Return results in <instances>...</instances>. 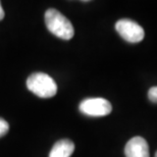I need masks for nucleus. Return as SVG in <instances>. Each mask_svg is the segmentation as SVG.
Instances as JSON below:
<instances>
[{
    "label": "nucleus",
    "mask_w": 157,
    "mask_h": 157,
    "mask_svg": "<svg viewBox=\"0 0 157 157\" xmlns=\"http://www.w3.org/2000/svg\"><path fill=\"white\" fill-rule=\"evenodd\" d=\"M45 24L49 32L57 38L71 40L75 35V29L71 21L54 8L46 10Z\"/></svg>",
    "instance_id": "obj_1"
},
{
    "label": "nucleus",
    "mask_w": 157,
    "mask_h": 157,
    "mask_svg": "<svg viewBox=\"0 0 157 157\" xmlns=\"http://www.w3.org/2000/svg\"><path fill=\"white\" fill-rule=\"evenodd\" d=\"M27 88L41 98H51L57 93L55 81L44 73H34L27 78Z\"/></svg>",
    "instance_id": "obj_2"
},
{
    "label": "nucleus",
    "mask_w": 157,
    "mask_h": 157,
    "mask_svg": "<svg viewBox=\"0 0 157 157\" xmlns=\"http://www.w3.org/2000/svg\"><path fill=\"white\" fill-rule=\"evenodd\" d=\"M115 30L124 40L128 43H139L144 39V29L135 21L122 18L115 24Z\"/></svg>",
    "instance_id": "obj_3"
},
{
    "label": "nucleus",
    "mask_w": 157,
    "mask_h": 157,
    "mask_svg": "<svg viewBox=\"0 0 157 157\" xmlns=\"http://www.w3.org/2000/svg\"><path fill=\"white\" fill-rule=\"evenodd\" d=\"M80 111L88 117H105L112 110V106L108 100L104 98H88L80 103Z\"/></svg>",
    "instance_id": "obj_4"
},
{
    "label": "nucleus",
    "mask_w": 157,
    "mask_h": 157,
    "mask_svg": "<svg viewBox=\"0 0 157 157\" xmlns=\"http://www.w3.org/2000/svg\"><path fill=\"white\" fill-rule=\"evenodd\" d=\"M127 157H150L149 146L142 137H134L128 141L124 148Z\"/></svg>",
    "instance_id": "obj_5"
},
{
    "label": "nucleus",
    "mask_w": 157,
    "mask_h": 157,
    "mask_svg": "<svg viewBox=\"0 0 157 157\" xmlns=\"http://www.w3.org/2000/svg\"><path fill=\"white\" fill-rule=\"evenodd\" d=\"M75 151V144L68 139H62L54 144L49 157H71Z\"/></svg>",
    "instance_id": "obj_6"
},
{
    "label": "nucleus",
    "mask_w": 157,
    "mask_h": 157,
    "mask_svg": "<svg viewBox=\"0 0 157 157\" xmlns=\"http://www.w3.org/2000/svg\"><path fill=\"white\" fill-rule=\"evenodd\" d=\"M8 130H9L8 122L6 121L5 119L0 117V138L4 136V135L8 132Z\"/></svg>",
    "instance_id": "obj_7"
},
{
    "label": "nucleus",
    "mask_w": 157,
    "mask_h": 157,
    "mask_svg": "<svg viewBox=\"0 0 157 157\" xmlns=\"http://www.w3.org/2000/svg\"><path fill=\"white\" fill-rule=\"evenodd\" d=\"M148 98L150 99V101L157 103V86L150 88V90L148 91Z\"/></svg>",
    "instance_id": "obj_8"
},
{
    "label": "nucleus",
    "mask_w": 157,
    "mask_h": 157,
    "mask_svg": "<svg viewBox=\"0 0 157 157\" xmlns=\"http://www.w3.org/2000/svg\"><path fill=\"white\" fill-rule=\"evenodd\" d=\"M4 10H3V8H2V6H1V2H0V21H2L3 18H4Z\"/></svg>",
    "instance_id": "obj_9"
},
{
    "label": "nucleus",
    "mask_w": 157,
    "mask_h": 157,
    "mask_svg": "<svg viewBox=\"0 0 157 157\" xmlns=\"http://www.w3.org/2000/svg\"><path fill=\"white\" fill-rule=\"evenodd\" d=\"M155 157H157V152H156V154H155Z\"/></svg>",
    "instance_id": "obj_10"
}]
</instances>
